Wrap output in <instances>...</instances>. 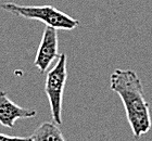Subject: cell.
Listing matches in <instances>:
<instances>
[{"mask_svg": "<svg viewBox=\"0 0 152 141\" xmlns=\"http://www.w3.org/2000/svg\"><path fill=\"white\" fill-rule=\"evenodd\" d=\"M111 90L118 94L126 112L127 121L135 138L151 129L149 103L145 98L141 79L133 69H116L110 76Z\"/></svg>", "mask_w": 152, "mask_h": 141, "instance_id": "cell-1", "label": "cell"}, {"mask_svg": "<svg viewBox=\"0 0 152 141\" xmlns=\"http://www.w3.org/2000/svg\"><path fill=\"white\" fill-rule=\"evenodd\" d=\"M4 11L13 15L27 20H37L46 26L54 29L72 31L79 25L78 20L67 15L52 6H20L14 2H4L1 4Z\"/></svg>", "mask_w": 152, "mask_h": 141, "instance_id": "cell-2", "label": "cell"}, {"mask_svg": "<svg viewBox=\"0 0 152 141\" xmlns=\"http://www.w3.org/2000/svg\"><path fill=\"white\" fill-rule=\"evenodd\" d=\"M67 56L61 53L57 63L47 73L45 82V92L47 94L51 110V116L57 125L62 124V103L65 83L67 79Z\"/></svg>", "mask_w": 152, "mask_h": 141, "instance_id": "cell-3", "label": "cell"}, {"mask_svg": "<svg viewBox=\"0 0 152 141\" xmlns=\"http://www.w3.org/2000/svg\"><path fill=\"white\" fill-rule=\"evenodd\" d=\"M59 58V36L58 31L46 26L42 33L40 44L37 49L34 65L40 73H46L51 63Z\"/></svg>", "mask_w": 152, "mask_h": 141, "instance_id": "cell-4", "label": "cell"}, {"mask_svg": "<svg viewBox=\"0 0 152 141\" xmlns=\"http://www.w3.org/2000/svg\"><path fill=\"white\" fill-rule=\"evenodd\" d=\"M36 114V110L20 107L10 100L6 91H0V125L13 128L18 119L33 118Z\"/></svg>", "mask_w": 152, "mask_h": 141, "instance_id": "cell-5", "label": "cell"}, {"mask_svg": "<svg viewBox=\"0 0 152 141\" xmlns=\"http://www.w3.org/2000/svg\"><path fill=\"white\" fill-rule=\"evenodd\" d=\"M31 141H66L56 123L44 122L29 137Z\"/></svg>", "mask_w": 152, "mask_h": 141, "instance_id": "cell-6", "label": "cell"}, {"mask_svg": "<svg viewBox=\"0 0 152 141\" xmlns=\"http://www.w3.org/2000/svg\"><path fill=\"white\" fill-rule=\"evenodd\" d=\"M0 141H31L29 137H16V136H9L0 132Z\"/></svg>", "mask_w": 152, "mask_h": 141, "instance_id": "cell-7", "label": "cell"}]
</instances>
